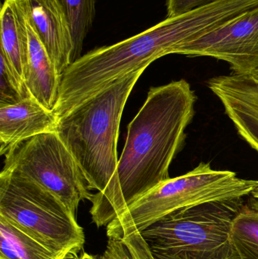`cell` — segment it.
I'll return each instance as SVG.
<instances>
[{
    "instance_id": "9",
    "label": "cell",
    "mask_w": 258,
    "mask_h": 259,
    "mask_svg": "<svg viewBox=\"0 0 258 259\" xmlns=\"http://www.w3.org/2000/svg\"><path fill=\"white\" fill-rule=\"evenodd\" d=\"M30 25L61 77L72 64V36L57 0H23Z\"/></svg>"
},
{
    "instance_id": "18",
    "label": "cell",
    "mask_w": 258,
    "mask_h": 259,
    "mask_svg": "<svg viewBox=\"0 0 258 259\" xmlns=\"http://www.w3.org/2000/svg\"><path fill=\"white\" fill-rule=\"evenodd\" d=\"M74 259H99V258H98L97 256H94L87 252H83L80 255H77Z\"/></svg>"
},
{
    "instance_id": "7",
    "label": "cell",
    "mask_w": 258,
    "mask_h": 259,
    "mask_svg": "<svg viewBox=\"0 0 258 259\" xmlns=\"http://www.w3.org/2000/svg\"><path fill=\"white\" fill-rule=\"evenodd\" d=\"M175 54L215 58L227 62L236 74L258 77V7L180 46Z\"/></svg>"
},
{
    "instance_id": "1",
    "label": "cell",
    "mask_w": 258,
    "mask_h": 259,
    "mask_svg": "<svg viewBox=\"0 0 258 259\" xmlns=\"http://www.w3.org/2000/svg\"><path fill=\"white\" fill-rule=\"evenodd\" d=\"M145 68L113 80L59 118L56 132L77 161L90 190L92 221L107 227L124 211L117 144L121 117L133 87Z\"/></svg>"
},
{
    "instance_id": "15",
    "label": "cell",
    "mask_w": 258,
    "mask_h": 259,
    "mask_svg": "<svg viewBox=\"0 0 258 259\" xmlns=\"http://www.w3.org/2000/svg\"><path fill=\"white\" fill-rule=\"evenodd\" d=\"M106 230L107 246L99 259H154L139 231L110 226Z\"/></svg>"
},
{
    "instance_id": "11",
    "label": "cell",
    "mask_w": 258,
    "mask_h": 259,
    "mask_svg": "<svg viewBox=\"0 0 258 259\" xmlns=\"http://www.w3.org/2000/svg\"><path fill=\"white\" fill-rule=\"evenodd\" d=\"M27 25L29 53L26 88L36 101L53 111L59 100L62 77L27 18Z\"/></svg>"
},
{
    "instance_id": "5",
    "label": "cell",
    "mask_w": 258,
    "mask_h": 259,
    "mask_svg": "<svg viewBox=\"0 0 258 259\" xmlns=\"http://www.w3.org/2000/svg\"><path fill=\"white\" fill-rule=\"evenodd\" d=\"M255 180L239 178L231 170H215L201 162L182 176L169 178L133 201L108 226L139 232L177 210L251 195Z\"/></svg>"
},
{
    "instance_id": "3",
    "label": "cell",
    "mask_w": 258,
    "mask_h": 259,
    "mask_svg": "<svg viewBox=\"0 0 258 259\" xmlns=\"http://www.w3.org/2000/svg\"><path fill=\"white\" fill-rule=\"evenodd\" d=\"M244 202L241 198L182 208L141 234L154 259H240L231 233Z\"/></svg>"
},
{
    "instance_id": "4",
    "label": "cell",
    "mask_w": 258,
    "mask_h": 259,
    "mask_svg": "<svg viewBox=\"0 0 258 259\" xmlns=\"http://www.w3.org/2000/svg\"><path fill=\"white\" fill-rule=\"evenodd\" d=\"M0 216L68 259L77 257L84 246L83 228L57 196L5 169L0 175Z\"/></svg>"
},
{
    "instance_id": "17",
    "label": "cell",
    "mask_w": 258,
    "mask_h": 259,
    "mask_svg": "<svg viewBox=\"0 0 258 259\" xmlns=\"http://www.w3.org/2000/svg\"><path fill=\"white\" fill-rule=\"evenodd\" d=\"M217 0H168V18L182 15L211 4Z\"/></svg>"
},
{
    "instance_id": "16",
    "label": "cell",
    "mask_w": 258,
    "mask_h": 259,
    "mask_svg": "<svg viewBox=\"0 0 258 259\" xmlns=\"http://www.w3.org/2000/svg\"><path fill=\"white\" fill-rule=\"evenodd\" d=\"M63 10L72 36V64L81 57L83 42L93 23L96 0H57Z\"/></svg>"
},
{
    "instance_id": "12",
    "label": "cell",
    "mask_w": 258,
    "mask_h": 259,
    "mask_svg": "<svg viewBox=\"0 0 258 259\" xmlns=\"http://www.w3.org/2000/svg\"><path fill=\"white\" fill-rule=\"evenodd\" d=\"M0 25V53L4 55L12 69L25 84L29 37L23 0H5L1 8Z\"/></svg>"
},
{
    "instance_id": "14",
    "label": "cell",
    "mask_w": 258,
    "mask_h": 259,
    "mask_svg": "<svg viewBox=\"0 0 258 259\" xmlns=\"http://www.w3.org/2000/svg\"><path fill=\"white\" fill-rule=\"evenodd\" d=\"M232 240L240 259H258V199L251 196L233 219Z\"/></svg>"
},
{
    "instance_id": "19",
    "label": "cell",
    "mask_w": 258,
    "mask_h": 259,
    "mask_svg": "<svg viewBox=\"0 0 258 259\" xmlns=\"http://www.w3.org/2000/svg\"><path fill=\"white\" fill-rule=\"evenodd\" d=\"M251 196H252L253 197L255 198V199H258V184L257 187H256V188L254 189V191L251 193Z\"/></svg>"
},
{
    "instance_id": "6",
    "label": "cell",
    "mask_w": 258,
    "mask_h": 259,
    "mask_svg": "<svg viewBox=\"0 0 258 259\" xmlns=\"http://www.w3.org/2000/svg\"><path fill=\"white\" fill-rule=\"evenodd\" d=\"M3 169L32 180L57 196L73 214L80 202L90 201L89 184L56 132L44 133L9 151Z\"/></svg>"
},
{
    "instance_id": "10",
    "label": "cell",
    "mask_w": 258,
    "mask_h": 259,
    "mask_svg": "<svg viewBox=\"0 0 258 259\" xmlns=\"http://www.w3.org/2000/svg\"><path fill=\"white\" fill-rule=\"evenodd\" d=\"M59 118L33 97L0 106V154L6 155L19 143L44 133L57 131Z\"/></svg>"
},
{
    "instance_id": "8",
    "label": "cell",
    "mask_w": 258,
    "mask_h": 259,
    "mask_svg": "<svg viewBox=\"0 0 258 259\" xmlns=\"http://www.w3.org/2000/svg\"><path fill=\"white\" fill-rule=\"evenodd\" d=\"M240 137L258 152V77L233 72L209 81Z\"/></svg>"
},
{
    "instance_id": "13",
    "label": "cell",
    "mask_w": 258,
    "mask_h": 259,
    "mask_svg": "<svg viewBox=\"0 0 258 259\" xmlns=\"http://www.w3.org/2000/svg\"><path fill=\"white\" fill-rule=\"evenodd\" d=\"M0 259H68L0 216Z\"/></svg>"
},
{
    "instance_id": "2",
    "label": "cell",
    "mask_w": 258,
    "mask_h": 259,
    "mask_svg": "<svg viewBox=\"0 0 258 259\" xmlns=\"http://www.w3.org/2000/svg\"><path fill=\"white\" fill-rule=\"evenodd\" d=\"M195 92L183 79L148 91L143 106L129 124L118 160L124 210L171 178L170 166L184 144L186 127L195 115Z\"/></svg>"
}]
</instances>
